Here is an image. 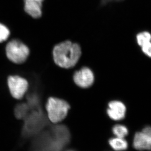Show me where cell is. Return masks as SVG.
<instances>
[{
	"label": "cell",
	"mask_w": 151,
	"mask_h": 151,
	"mask_svg": "<svg viewBox=\"0 0 151 151\" xmlns=\"http://www.w3.org/2000/svg\"><path fill=\"white\" fill-rule=\"evenodd\" d=\"M126 108L123 103L118 101H113L109 103L107 109V114L110 118L116 121L124 118Z\"/></svg>",
	"instance_id": "ba28073f"
},
{
	"label": "cell",
	"mask_w": 151,
	"mask_h": 151,
	"mask_svg": "<svg viewBox=\"0 0 151 151\" xmlns=\"http://www.w3.org/2000/svg\"><path fill=\"white\" fill-rule=\"evenodd\" d=\"M73 81L79 87L86 89L91 86L94 80L93 71L88 67H83L75 72Z\"/></svg>",
	"instance_id": "52a82bcc"
},
{
	"label": "cell",
	"mask_w": 151,
	"mask_h": 151,
	"mask_svg": "<svg viewBox=\"0 0 151 151\" xmlns=\"http://www.w3.org/2000/svg\"><path fill=\"white\" fill-rule=\"evenodd\" d=\"M123 1V0H101V4L104 5L112 1Z\"/></svg>",
	"instance_id": "ac0fdd59"
},
{
	"label": "cell",
	"mask_w": 151,
	"mask_h": 151,
	"mask_svg": "<svg viewBox=\"0 0 151 151\" xmlns=\"http://www.w3.org/2000/svg\"><path fill=\"white\" fill-rule=\"evenodd\" d=\"M53 60L56 65L62 68L74 67L81 56V49L77 43L65 41L54 46L53 48Z\"/></svg>",
	"instance_id": "7a4b0ae2"
},
{
	"label": "cell",
	"mask_w": 151,
	"mask_h": 151,
	"mask_svg": "<svg viewBox=\"0 0 151 151\" xmlns=\"http://www.w3.org/2000/svg\"><path fill=\"white\" fill-rule=\"evenodd\" d=\"M24 119L23 134L26 137L38 134L47 123L44 114L39 107L32 110V111H30Z\"/></svg>",
	"instance_id": "3957f363"
},
{
	"label": "cell",
	"mask_w": 151,
	"mask_h": 151,
	"mask_svg": "<svg viewBox=\"0 0 151 151\" xmlns=\"http://www.w3.org/2000/svg\"><path fill=\"white\" fill-rule=\"evenodd\" d=\"M137 41L138 45L141 46L151 41V34L148 31H143L137 36Z\"/></svg>",
	"instance_id": "5bb4252c"
},
{
	"label": "cell",
	"mask_w": 151,
	"mask_h": 151,
	"mask_svg": "<svg viewBox=\"0 0 151 151\" xmlns=\"http://www.w3.org/2000/svg\"><path fill=\"white\" fill-rule=\"evenodd\" d=\"M7 86L12 96L17 100L23 98L29 89V82L19 75H10L7 78Z\"/></svg>",
	"instance_id": "8992f818"
},
{
	"label": "cell",
	"mask_w": 151,
	"mask_h": 151,
	"mask_svg": "<svg viewBox=\"0 0 151 151\" xmlns=\"http://www.w3.org/2000/svg\"><path fill=\"white\" fill-rule=\"evenodd\" d=\"M44 0H24V10L33 19H39L42 16L43 3Z\"/></svg>",
	"instance_id": "9c48e42d"
},
{
	"label": "cell",
	"mask_w": 151,
	"mask_h": 151,
	"mask_svg": "<svg viewBox=\"0 0 151 151\" xmlns=\"http://www.w3.org/2000/svg\"><path fill=\"white\" fill-rule=\"evenodd\" d=\"M70 131L64 125H57L44 131L35 140L37 151H61L70 142Z\"/></svg>",
	"instance_id": "6da1fadb"
},
{
	"label": "cell",
	"mask_w": 151,
	"mask_h": 151,
	"mask_svg": "<svg viewBox=\"0 0 151 151\" xmlns=\"http://www.w3.org/2000/svg\"><path fill=\"white\" fill-rule=\"evenodd\" d=\"M134 146L139 151L151 150V137L142 131L135 134Z\"/></svg>",
	"instance_id": "30bf717a"
},
{
	"label": "cell",
	"mask_w": 151,
	"mask_h": 151,
	"mask_svg": "<svg viewBox=\"0 0 151 151\" xmlns=\"http://www.w3.org/2000/svg\"><path fill=\"white\" fill-rule=\"evenodd\" d=\"M73 151V150H68V151Z\"/></svg>",
	"instance_id": "d6986e66"
},
{
	"label": "cell",
	"mask_w": 151,
	"mask_h": 151,
	"mask_svg": "<svg viewBox=\"0 0 151 151\" xmlns=\"http://www.w3.org/2000/svg\"><path fill=\"white\" fill-rule=\"evenodd\" d=\"M141 47L143 53L151 58V41L145 43Z\"/></svg>",
	"instance_id": "2e32d148"
},
{
	"label": "cell",
	"mask_w": 151,
	"mask_h": 151,
	"mask_svg": "<svg viewBox=\"0 0 151 151\" xmlns=\"http://www.w3.org/2000/svg\"><path fill=\"white\" fill-rule=\"evenodd\" d=\"M10 35V31L4 24L0 23V43H2L8 39Z\"/></svg>",
	"instance_id": "9a60e30c"
},
{
	"label": "cell",
	"mask_w": 151,
	"mask_h": 151,
	"mask_svg": "<svg viewBox=\"0 0 151 151\" xmlns=\"http://www.w3.org/2000/svg\"><path fill=\"white\" fill-rule=\"evenodd\" d=\"M142 131L151 137V127H149V126L143 128Z\"/></svg>",
	"instance_id": "e0dca14e"
},
{
	"label": "cell",
	"mask_w": 151,
	"mask_h": 151,
	"mask_svg": "<svg viewBox=\"0 0 151 151\" xmlns=\"http://www.w3.org/2000/svg\"><path fill=\"white\" fill-rule=\"evenodd\" d=\"M30 108L24 103L18 105L15 108V114L18 119H25L30 113Z\"/></svg>",
	"instance_id": "7c38bea8"
},
{
	"label": "cell",
	"mask_w": 151,
	"mask_h": 151,
	"mask_svg": "<svg viewBox=\"0 0 151 151\" xmlns=\"http://www.w3.org/2000/svg\"><path fill=\"white\" fill-rule=\"evenodd\" d=\"M46 108L49 119L53 123H57L67 115L70 106L65 100L51 97L47 99Z\"/></svg>",
	"instance_id": "5b68a950"
},
{
	"label": "cell",
	"mask_w": 151,
	"mask_h": 151,
	"mask_svg": "<svg viewBox=\"0 0 151 151\" xmlns=\"http://www.w3.org/2000/svg\"><path fill=\"white\" fill-rule=\"evenodd\" d=\"M5 54L7 60L16 64H23L30 54L29 47L19 39H12L6 45Z\"/></svg>",
	"instance_id": "277c9868"
},
{
	"label": "cell",
	"mask_w": 151,
	"mask_h": 151,
	"mask_svg": "<svg viewBox=\"0 0 151 151\" xmlns=\"http://www.w3.org/2000/svg\"><path fill=\"white\" fill-rule=\"evenodd\" d=\"M110 145L116 151H123L127 149L128 144L124 138L116 137L110 139L109 141Z\"/></svg>",
	"instance_id": "8fae6325"
},
{
	"label": "cell",
	"mask_w": 151,
	"mask_h": 151,
	"mask_svg": "<svg viewBox=\"0 0 151 151\" xmlns=\"http://www.w3.org/2000/svg\"><path fill=\"white\" fill-rule=\"evenodd\" d=\"M113 132L117 137L124 138L128 134V130L125 126L116 125L113 127Z\"/></svg>",
	"instance_id": "4fadbf2b"
}]
</instances>
